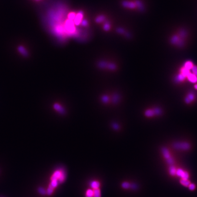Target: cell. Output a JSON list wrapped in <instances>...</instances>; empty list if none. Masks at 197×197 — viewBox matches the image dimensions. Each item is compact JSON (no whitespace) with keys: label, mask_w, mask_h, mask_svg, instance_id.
<instances>
[{"label":"cell","mask_w":197,"mask_h":197,"mask_svg":"<svg viewBox=\"0 0 197 197\" xmlns=\"http://www.w3.org/2000/svg\"><path fill=\"white\" fill-rule=\"evenodd\" d=\"M189 33L186 29L180 28L172 33L169 37V43L176 48H183L189 40Z\"/></svg>","instance_id":"cell-1"},{"label":"cell","mask_w":197,"mask_h":197,"mask_svg":"<svg viewBox=\"0 0 197 197\" xmlns=\"http://www.w3.org/2000/svg\"><path fill=\"white\" fill-rule=\"evenodd\" d=\"M121 5L125 8L137 12H143L146 9V5L142 0H124Z\"/></svg>","instance_id":"cell-2"},{"label":"cell","mask_w":197,"mask_h":197,"mask_svg":"<svg viewBox=\"0 0 197 197\" xmlns=\"http://www.w3.org/2000/svg\"><path fill=\"white\" fill-rule=\"evenodd\" d=\"M96 67L98 70L105 72L113 73L118 69V66L115 63L105 60H101L97 62Z\"/></svg>","instance_id":"cell-3"},{"label":"cell","mask_w":197,"mask_h":197,"mask_svg":"<svg viewBox=\"0 0 197 197\" xmlns=\"http://www.w3.org/2000/svg\"><path fill=\"white\" fill-rule=\"evenodd\" d=\"M52 109L55 113L61 116H65L68 113L65 106L59 101L54 102L52 105Z\"/></svg>","instance_id":"cell-4"},{"label":"cell","mask_w":197,"mask_h":197,"mask_svg":"<svg viewBox=\"0 0 197 197\" xmlns=\"http://www.w3.org/2000/svg\"><path fill=\"white\" fill-rule=\"evenodd\" d=\"M98 102L103 106L111 105V94L108 93H103L98 96Z\"/></svg>","instance_id":"cell-5"},{"label":"cell","mask_w":197,"mask_h":197,"mask_svg":"<svg viewBox=\"0 0 197 197\" xmlns=\"http://www.w3.org/2000/svg\"><path fill=\"white\" fill-rule=\"evenodd\" d=\"M74 21L71 20L69 19L66 20L65 23V28L70 33H73L75 31V28L74 26Z\"/></svg>","instance_id":"cell-6"},{"label":"cell","mask_w":197,"mask_h":197,"mask_svg":"<svg viewBox=\"0 0 197 197\" xmlns=\"http://www.w3.org/2000/svg\"><path fill=\"white\" fill-rule=\"evenodd\" d=\"M174 148L177 149H182L186 150L189 149L190 147L189 144L187 142H176L173 145Z\"/></svg>","instance_id":"cell-7"},{"label":"cell","mask_w":197,"mask_h":197,"mask_svg":"<svg viewBox=\"0 0 197 197\" xmlns=\"http://www.w3.org/2000/svg\"><path fill=\"white\" fill-rule=\"evenodd\" d=\"M58 184L59 183L57 180L51 181V182L50 183L49 188L47 190L46 193L48 195H51L54 191V189L57 186Z\"/></svg>","instance_id":"cell-8"},{"label":"cell","mask_w":197,"mask_h":197,"mask_svg":"<svg viewBox=\"0 0 197 197\" xmlns=\"http://www.w3.org/2000/svg\"><path fill=\"white\" fill-rule=\"evenodd\" d=\"M84 17V12L82 11H79L76 14V16L74 18V25L76 26H78L81 24L82 20Z\"/></svg>","instance_id":"cell-9"},{"label":"cell","mask_w":197,"mask_h":197,"mask_svg":"<svg viewBox=\"0 0 197 197\" xmlns=\"http://www.w3.org/2000/svg\"><path fill=\"white\" fill-rule=\"evenodd\" d=\"M111 94V105H115L119 103L120 100V95L117 93H114Z\"/></svg>","instance_id":"cell-10"},{"label":"cell","mask_w":197,"mask_h":197,"mask_svg":"<svg viewBox=\"0 0 197 197\" xmlns=\"http://www.w3.org/2000/svg\"><path fill=\"white\" fill-rule=\"evenodd\" d=\"M18 51L24 57H28V56L29 53L27 50L23 46H19L18 47Z\"/></svg>","instance_id":"cell-11"},{"label":"cell","mask_w":197,"mask_h":197,"mask_svg":"<svg viewBox=\"0 0 197 197\" xmlns=\"http://www.w3.org/2000/svg\"><path fill=\"white\" fill-rule=\"evenodd\" d=\"M61 173V170H57L53 173L52 176L51 177V180H57L60 176Z\"/></svg>","instance_id":"cell-12"},{"label":"cell","mask_w":197,"mask_h":197,"mask_svg":"<svg viewBox=\"0 0 197 197\" xmlns=\"http://www.w3.org/2000/svg\"><path fill=\"white\" fill-rule=\"evenodd\" d=\"M187 78L190 82L193 83H196L197 82V76L192 73H190L187 76Z\"/></svg>","instance_id":"cell-13"},{"label":"cell","mask_w":197,"mask_h":197,"mask_svg":"<svg viewBox=\"0 0 197 197\" xmlns=\"http://www.w3.org/2000/svg\"><path fill=\"white\" fill-rule=\"evenodd\" d=\"M66 173L65 172L64 170L62 169L61 170V173L60 175V176L59 177V178L58 179L57 181L59 183H61L64 182V181H65L66 179Z\"/></svg>","instance_id":"cell-14"},{"label":"cell","mask_w":197,"mask_h":197,"mask_svg":"<svg viewBox=\"0 0 197 197\" xmlns=\"http://www.w3.org/2000/svg\"><path fill=\"white\" fill-rule=\"evenodd\" d=\"M145 115L147 117H149L153 116L154 115H156L155 109H153V110H152V109L148 110L146 111V112L145 113Z\"/></svg>","instance_id":"cell-15"},{"label":"cell","mask_w":197,"mask_h":197,"mask_svg":"<svg viewBox=\"0 0 197 197\" xmlns=\"http://www.w3.org/2000/svg\"><path fill=\"white\" fill-rule=\"evenodd\" d=\"M194 65V64L191 61H187L185 63L183 67L188 70H191L192 69Z\"/></svg>","instance_id":"cell-16"},{"label":"cell","mask_w":197,"mask_h":197,"mask_svg":"<svg viewBox=\"0 0 197 197\" xmlns=\"http://www.w3.org/2000/svg\"><path fill=\"white\" fill-rule=\"evenodd\" d=\"M106 16H105L104 15H99L98 16H97L96 18H95V22L97 23H102L103 22H104L106 20Z\"/></svg>","instance_id":"cell-17"},{"label":"cell","mask_w":197,"mask_h":197,"mask_svg":"<svg viewBox=\"0 0 197 197\" xmlns=\"http://www.w3.org/2000/svg\"><path fill=\"white\" fill-rule=\"evenodd\" d=\"M194 98V94L190 93L188 95L186 98H185V102L188 104H189L193 101Z\"/></svg>","instance_id":"cell-18"},{"label":"cell","mask_w":197,"mask_h":197,"mask_svg":"<svg viewBox=\"0 0 197 197\" xmlns=\"http://www.w3.org/2000/svg\"><path fill=\"white\" fill-rule=\"evenodd\" d=\"M90 185L91 187L94 189H98L100 186V184H99V183L98 181H94L90 183Z\"/></svg>","instance_id":"cell-19"},{"label":"cell","mask_w":197,"mask_h":197,"mask_svg":"<svg viewBox=\"0 0 197 197\" xmlns=\"http://www.w3.org/2000/svg\"><path fill=\"white\" fill-rule=\"evenodd\" d=\"M111 127L115 131H118L120 129V126L119 124L116 122H112L111 123Z\"/></svg>","instance_id":"cell-20"},{"label":"cell","mask_w":197,"mask_h":197,"mask_svg":"<svg viewBox=\"0 0 197 197\" xmlns=\"http://www.w3.org/2000/svg\"><path fill=\"white\" fill-rule=\"evenodd\" d=\"M93 197H101V193L99 189L93 190Z\"/></svg>","instance_id":"cell-21"},{"label":"cell","mask_w":197,"mask_h":197,"mask_svg":"<svg viewBox=\"0 0 197 197\" xmlns=\"http://www.w3.org/2000/svg\"><path fill=\"white\" fill-rule=\"evenodd\" d=\"M103 28L105 31H108L111 29V25L110 24V22L108 21H106L105 24L104 25Z\"/></svg>","instance_id":"cell-22"},{"label":"cell","mask_w":197,"mask_h":197,"mask_svg":"<svg viewBox=\"0 0 197 197\" xmlns=\"http://www.w3.org/2000/svg\"><path fill=\"white\" fill-rule=\"evenodd\" d=\"M76 14L74 12H71L70 13L68 16V18L69 19L71 20H74L76 16Z\"/></svg>","instance_id":"cell-23"},{"label":"cell","mask_w":197,"mask_h":197,"mask_svg":"<svg viewBox=\"0 0 197 197\" xmlns=\"http://www.w3.org/2000/svg\"><path fill=\"white\" fill-rule=\"evenodd\" d=\"M86 197H93V190L91 189H88L86 192Z\"/></svg>","instance_id":"cell-24"},{"label":"cell","mask_w":197,"mask_h":197,"mask_svg":"<svg viewBox=\"0 0 197 197\" xmlns=\"http://www.w3.org/2000/svg\"><path fill=\"white\" fill-rule=\"evenodd\" d=\"M38 192L39 193H40L42 195H45L46 193V191H45V189L42 187H39L38 189Z\"/></svg>","instance_id":"cell-25"},{"label":"cell","mask_w":197,"mask_h":197,"mask_svg":"<svg viewBox=\"0 0 197 197\" xmlns=\"http://www.w3.org/2000/svg\"><path fill=\"white\" fill-rule=\"evenodd\" d=\"M191 70L192 71V73L197 76V66L194 65Z\"/></svg>","instance_id":"cell-26"},{"label":"cell","mask_w":197,"mask_h":197,"mask_svg":"<svg viewBox=\"0 0 197 197\" xmlns=\"http://www.w3.org/2000/svg\"><path fill=\"white\" fill-rule=\"evenodd\" d=\"M121 186H122V187L123 188L125 189H129V187H130V185L129 184V183H127V182L123 183L121 185Z\"/></svg>","instance_id":"cell-27"},{"label":"cell","mask_w":197,"mask_h":197,"mask_svg":"<svg viewBox=\"0 0 197 197\" xmlns=\"http://www.w3.org/2000/svg\"><path fill=\"white\" fill-rule=\"evenodd\" d=\"M80 24L81 25L83 26L86 27L88 25V22L86 20V19H83Z\"/></svg>","instance_id":"cell-28"},{"label":"cell","mask_w":197,"mask_h":197,"mask_svg":"<svg viewBox=\"0 0 197 197\" xmlns=\"http://www.w3.org/2000/svg\"><path fill=\"white\" fill-rule=\"evenodd\" d=\"M195 188V186L194 185H189V189L191 190H193Z\"/></svg>","instance_id":"cell-29"},{"label":"cell","mask_w":197,"mask_h":197,"mask_svg":"<svg viewBox=\"0 0 197 197\" xmlns=\"http://www.w3.org/2000/svg\"><path fill=\"white\" fill-rule=\"evenodd\" d=\"M194 88H195V89L196 90H197V84H196L194 85Z\"/></svg>","instance_id":"cell-30"},{"label":"cell","mask_w":197,"mask_h":197,"mask_svg":"<svg viewBox=\"0 0 197 197\" xmlns=\"http://www.w3.org/2000/svg\"><path fill=\"white\" fill-rule=\"evenodd\" d=\"M37 0V1H38V0Z\"/></svg>","instance_id":"cell-31"}]
</instances>
